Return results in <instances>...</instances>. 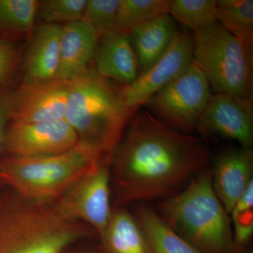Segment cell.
Here are the masks:
<instances>
[{
    "mask_svg": "<svg viewBox=\"0 0 253 253\" xmlns=\"http://www.w3.org/2000/svg\"><path fill=\"white\" fill-rule=\"evenodd\" d=\"M99 38L98 33L82 20L63 26L56 78L71 81L89 68Z\"/></svg>",
    "mask_w": 253,
    "mask_h": 253,
    "instance_id": "9a60e30c",
    "label": "cell"
},
{
    "mask_svg": "<svg viewBox=\"0 0 253 253\" xmlns=\"http://www.w3.org/2000/svg\"><path fill=\"white\" fill-rule=\"evenodd\" d=\"M99 161L79 144L59 154L7 156L0 161V184L26 199L56 201Z\"/></svg>",
    "mask_w": 253,
    "mask_h": 253,
    "instance_id": "5b68a950",
    "label": "cell"
},
{
    "mask_svg": "<svg viewBox=\"0 0 253 253\" xmlns=\"http://www.w3.org/2000/svg\"><path fill=\"white\" fill-rule=\"evenodd\" d=\"M78 136L65 120L24 123L9 121L3 148L12 157L61 154L77 145Z\"/></svg>",
    "mask_w": 253,
    "mask_h": 253,
    "instance_id": "30bf717a",
    "label": "cell"
},
{
    "mask_svg": "<svg viewBox=\"0 0 253 253\" xmlns=\"http://www.w3.org/2000/svg\"><path fill=\"white\" fill-rule=\"evenodd\" d=\"M132 214L144 233L150 253H204L173 230L146 203H136Z\"/></svg>",
    "mask_w": 253,
    "mask_h": 253,
    "instance_id": "ac0fdd59",
    "label": "cell"
},
{
    "mask_svg": "<svg viewBox=\"0 0 253 253\" xmlns=\"http://www.w3.org/2000/svg\"><path fill=\"white\" fill-rule=\"evenodd\" d=\"M40 1L0 0V31L25 35L34 29Z\"/></svg>",
    "mask_w": 253,
    "mask_h": 253,
    "instance_id": "7402d4cb",
    "label": "cell"
},
{
    "mask_svg": "<svg viewBox=\"0 0 253 253\" xmlns=\"http://www.w3.org/2000/svg\"><path fill=\"white\" fill-rule=\"evenodd\" d=\"M194 40L178 32L164 54L135 81L121 88L125 104L132 111L146 105L155 94L174 81L193 63Z\"/></svg>",
    "mask_w": 253,
    "mask_h": 253,
    "instance_id": "9c48e42d",
    "label": "cell"
},
{
    "mask_svg": "<svg viewBox=\"0 0 253 253\" xmlns=\"http://www.w3.org/2000/svg\"><path fill=\"white\" fill-rule=\"evenodd\" d=\"M62 27L60 25L41 23L33 30L25 57L26 81L56 78Z\"/></svg>",
    "mask_w": 253,
    "mask_h": 253,
    "instance_id": "2e32d148",
    "label": "cell"
},
{
    "mask_svg": "<svg viewBox=\"0 0 253 253\" xmlns=\"http://www.w3.org/2000/svg\"><path fill=\"white\" fill-rule=\"evenodd\" d=\"M135 111L125 104L121 88L88 68L71 81L65 121L78 144L111 163L113 154Z\"/></svg>",
    "mask_w": 253,
    "mask_h": 253,
    "instance_id": "7a4b0ae2",
    "label": "cell"
},
{
    "mask_svg": "<svg viewBox=\"0 0 253 253\" xmlns=\"http://www.w3.org/2000/svg\"><path fill=\"white\" fill-rule=\"evenodd\" d=\"M104 253H150L144 233L124 206H114L106 230L100 236Z\"/></svg>",
    "mask_w": 253,
    "mask_h": 253,
    "instance_id": "d6986e66",
    "label": "cell"
},
{
    "mask_svg": "<svg viewBox=\"0 0 253 253\" xmlns=\"http://www.w3.org/2000/svg\"><path fill=\"white\" fill-rule=\"evenodd\" d=\"M253 172L252 149L226 151L214 162L211 170L213 189L229 214L253 182Z\"/></svg>",
    "mask_w": 253,
    "mask_h": 253,
    "instance_id": "4fadbf2b",
    "label": "cell"
},
{
    "mask_svg": "<svg viewBox=\"0 0 253 253\" xmlns=\"http://www.w3.org/2000/svg\"><path fill=\"white\" fill-rule=\"evenodd\" d=\"M94 233L66 217L55 201L28 199L13 191L0 201V253H63Z\"/></svg>",
    "mask_w": 253,
    "mask_h": 253,
    "instance_id": "3957f363",
    "label": "cell"
},
{
    "mask_svg": "<svg viewBox=\"0 0 253 253\" xmlns=\"http://www.w3.org/2000/svg\"><path fill=\"white\" fill-rule=\"evenodd\" d=\"M193 61L217 94L252 104L253 52L219 23L195 32Z\"/></svg>",
    "mask_w": 253,
    "mask_h": 253,
    "instance_id": "8992f818",
    "label": "cell"
},
{
    "mask_svg": "<svg viewBox=\"0 0 253 253\" xmlns=\"http://www.w3.org/2000/svg\"><path fill=\"white\" fill-rule=\"evenodd\" d=\"M176 33L175 22L169 14L143 23L129 33L140 70L139 74L164 54Z\"/></svg>",
    "mask_w": 253,
    "mask_h": 253,
    "instance_id": "e0dca14e",
    "label": "cell"
},
{
    "mask_svg": "<svg viewBox=\"0 0 253 253\" xmlns=\"http://www.w3.org/2000/svg\"><path fill=\"white\" fill-rule=\"evenodd\" d=\"M95 54L94 71L109 81L128 85L139 74L129 33L115 29L102 35Z\"/></svg>",
    "mask_w": 253,
    "mask_h": 253,
    "instance_id": "5bb4252c",
    "label": "cell"
},
{
    "mask_svg": "<svg viewBox=\"0 0 253 253\" xmlns=\"http://www.w3.org/2000/svg\"><path fill=\"white\" fill-rule=\"evenodd\" d=\"M121 0H87L82 21L99 37L116 29V18Z\"/></svg>",
    "mask_w": 253,
    "mask_h": 253,
    "instance_id": "484cf974",
    "label": "cell"
},
{
    "mask_svg": "<svg viewBox=\"0 0 253 253\" xmlns=\"http://www.w3.org/2000/svg\"><path fill=\"white\" fill-rule=\"evenodd\" d=\"M231 222L236 253L243 249L253 234V181L232 208Z\"/></svg>",
    "mask_w": 253,
    "mask_h": 253,
    "instance_id": "cb8c5ba5",
    "label": "cell"
},
{
    "mask_svg": "<svg viewBox=\"0 0 253 253\" xmlns=\"http://www.w3.org/2000/svg\"><path fill=\"white\" fill-rule=\"evenodd\" d=\"M111 164L98 161L55 201L66 217L90 226L99 237L112 213Z\"/></svg>",
    "mask_w": 253,
    "mask_h": 253,
    "instance_id": "ba28073f",
    "label": "cell"
},
{
    "mask_svg": "<svg viewBox=\"0 0 253 253\" xmlns=\"http://www.w3.org/2000/svg\"><path fill=\"white\" fill-rule=\"evenodd\" d=\"M208 161L209 151L201 139L142 110L131 118L113 154L115 206L170 197L206 169Z\"/></svg>",
    "mask_w": 253,
    "mask_h": 253,
    "instance_id": "6da1fadb",
    "label": "cell"
},
{
    "mask_svg": "<svg viewBox=\"0 0 253 253\" xmlns=\"http://www.w3.org/2000/svg\"><path fill=\"white\" fill-rule=\"evenodd\" d=\"M217 22L253 52V0H219Z\"/></svg>",
    "mask_w": 253,
    "mask_h": 253,
    "instance_id": "ffe728a7",
    "label": "cell"
},
{
    "mask_svg": "<svg viewBox=\"0 0 253 253\" xmlns=\"http://www.w3.org/2000/svg\"><path fill=\"white\" fill-rule=\"evenodd\" d=\"M196 129L237 141L241 147L253 146V104L224 94L212 95Z\"/></svg>",
    "mask_w": 253,
    "mask_h": 253,
    "instance_id": "7c38bea8",
    "label": "cell"
},
{
    "mask_svg": "<svg viewBox=\"0 0 253 253\" xmlns=\"http://www.w3.org/2000/svg\"><path fill=\"white\" fill-rule=\"evenodd\" d=\"M71 81H26L11 98L10 121L36 123L65 120Z\"/></svg>",
    "mask_w": 253,
    "mask_h": 253,
    "instance_id": "8fae6325",
    "label": "cell"
},
{
    "mask_svg": "<svg viewBox=\"0 0 253 253\" xmlns=\"http://www.w3.org/2000/svg\"><path fill=\"white\" fill-rule=\"evenodd\" d=\"M18 54L16 43L0 36V88L14 72L18 62Z\"/></svg>",
    "mask_w": 253,
    "mask_h": 253,
    "instance_id": "4316f807",
    "label": "cell"
},
{
    "mask_svg": "<svg viewBox=\"0 0 253 253\" xmlns=\"http://www.w3.org/2000/svg\"><path fill=\"white\" fill-rule=\"evenodd\" d=\"M168 225L204 253H237L229 214L213 189L206 168L177 194L160 200L157 210Z\"/></svg>",
    "mask_w": 253,
    "mask_h": 253,
    "instance_id": "277c9868",
    "label": "cell"
},
{
    "mask_svg": "<svg viewBox=\"0 0 253 253\" xmlns=\"http://www.w3.org/2000/svg\"><path fill=\"white\" fill-rule=\"evenodd\" d=\"M12 94L0 88V150L3 148L5 131L10 121Z\"/></svg>",
    "mask_w": 253,
    "mask_h": 253,
    "instance_id": "83f0119b",
    "label": "cell"
},
{
    "mask_svg": "<svg viewBox=\"0 0 253 253\" xmlns=\"http://www.w3.org/2000/svg\"><path fill=\"white\" fill-rule=\"evenodd\" d=\"M169 15L195 32L217 23L215 0H172Z\"/></svg>",
    "mask_w": 253,
    "mask_h": 253,
    "instance_id": "603a6c76",
    "label": "cell"
},
{
    "mask_svg": "<svg viewBox=\"0 0 253 253\" xmlns=\"http://www.w3.org/2000/svg\"><path fill=\"white\" fill-rule=\"evenodd\" d=\"M63 253H89V252H75V251H66L65 252H63Z\"/></svg>",
    "mask_w": 253,
    "mask_h": 253,
    "instance_id": "f1b7e54d",
    "label": "cell"
},
{
    "mask_svg": "<svg viewBox=\"0 0 253 253\" xmlns=\"http://www.w3.org/2000/svg\"><path fill=\"white\" fill-rule=\"evenodd\" d=\"M171 0H121L116 18V29L129 33L162 15L169 14Z\"/></svg>",
    "mask_w": 253,
    "mask_h": 253,
    "instance_id": "44dd1931",
    "label": "cell"
},
{
    "mask_svg": "<svg viewBox=\"0 0 253 253\" xmlns=\"http://www.w3.org/2000/svg\"><path fill=\"white\" fill-rule=\"evenodd\" d=\"M252 253V252H251V253Z\"/></svg>",
    "mask_w": 253,
    "mask_h": 253,
    "instance_id": "f546056e",
    "label": "cell"
},
{
    "mask_svg": "<svg viewBox=\"0 0 253 253\" xmlns=\"http://www.w3.org/2000/svg\"><path fill=\"white\" fill-rule=\"evenodd\" d=\"M207 78L194 61L146 105L153 116L176 130L189 134L212 97Z\"/></svg>",
    "mask_w": 253,
    "mask_h": 253,
    "instance_id": "52a82bcc",
    "label": "cell"
},
{
    "mask_svg": "<svg viewBox=\"0 0 253 253\" xmlns=\"http://www.w3.org/2000/svg\"><path fill=\"white\" fill-rule=\"evenodd\" d=\"M87 0L40 1L37 19L41 23L60 25L76 22L83 17Z\"/></svg>",
    "mask_w": 253,
    "mask_h": 253,
    "instance_id": "d4e9b609",
    "label": "cell"
}]
</instances>
